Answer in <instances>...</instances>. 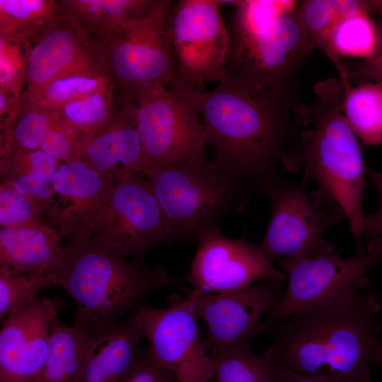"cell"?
Returning a JSON list of instances; mask_svg holds the SVG:
<instances>
[{"label":"cell","mask_w":382,"mask_h":382,"mask_svg":"<svg viewBox=\"0 0 382 382\" xmlns=\"http://www.w3.org/2000/svg\"><path fill=\"white\" fill-rule=\"evenodd\" d=\"M171 88L197 108L213 162L241 185L288 186L278 178L283 166L293 170L306 129L307 110L293 102L290 88L275 91L245 84L225 72L213 91H197L176 82Z\"/></svg>","instance_id":"cell-1"},{"label":"cell","mask_w":382,"mask_h":382,"mask_svg":"<svg viewBox=\"0 0 382 382\" xmlns=\"http://www.w3.org/2000/svg\"><path fill=\"white\" fill-rule=\"evenodd\" d=\"M382 301L359 292L294 314L271 327L277 361L318 382H357L376 363Z\"/></svg>","instance_id":"cell-2"},{"label":"cell","mask_w":382,"mask_h":382,"mask_svg":"<svg viewBox=\"0 0 382 382\" xmlns=\"http://www.w3.org/2000/svg\"><path fill=\"white\" fill-rule=\"evenodd\" d=\"M47 274L74 299V324L98 341L148 294L177 283L163 268L151 270L88 236L69 241Z\"/></svg>","instance_id":"cell-3"},{"label":"cell","mask_w":382,"mask_h":382,"mask_svg":"<svg viewBox=\"0 0 382 382\" xmlns=\"http://www.w3.org/2000/svg\"><path fill=\"white\" fill-rule=\"evenodd\" d=\"M226 25L225 72L250 86L282 91L313 47L296 1H236Z\"/></svg>","instance_id":"cell-4"},{"label":"cell","mask_w":382,"mask_h":382,"mask_svg":"<svg viewBox=\"0 0 382 382\" xmlns=\"http://www.w3.org/2000/svg\"><path fill=\"white\" fill-rule=\"evenodd\" d=\"M345 85L332 81L317 87L318 100L308 110L306 129L294 161L317 182L325 202L349 220L357 254L361 247L366 168L356 134L342 110Z\"/></svg>","instance_id":"cell-5"},{"label":"cell","mask_w":382,"mask_h":382,"mask_svg":"<svg viewBox=\"0 0 382 382\" xmlns=\"http://www.w3.org/2000/svg\"><path fill=\"white\" fill-rule=\"evenodd\" d=\"M143 175L161 210L168 241L197 236L205 227L217 226L241 185L205 156L147 169Z\"/></svg>","instance_id":"cell-6"},{"label":"cell","mask_w":382,"mask_h":382,"mask_svg":"<svg viewBox=\"0 0 382 382\" xmlns=\"http://www.w3.org/2000/svg\"><path fill=\"white\" fill-rule=\"evenodd\" d=\"M173 1L154 14L112 32L99 47L118 105L135 103L157 84L176 79V64L169 33Z\"/></svg>","instance_id":"cell-7"},{"label":"cell","mask_w":382,"mask_h":382,"mask_svg":"<svg viewBox=\"0 0 382 382\" xmlns=\"http://www.w3.org/2000/svg\"><path fill=\"white\" fill-rule=\"evenodd\" d=\"M381 260L382 248L375 243H369L363 253L344 258L328 242L313 257L279 259L287 284L280 300L262 322L261 332L294 314L367 289V272Z\"/></svg>","instance_id":"cell-8"},{"label":"cell","mask_w":382,"mask_h":382,"mask_svg":"<svg viewBox=\"0 0 382 382\" xmlns=\"http://www.w3.org/2000/svg\"><path fill=\"white\" fill-rule=\"evenodd\" d=\"M135 104L144 171L205 156L199 112L185 96L160 83L144 91Z\"/></svg>","instance_id":"cell-9"},{"label":"cell","mask_w":382,"mask_h":382,"mask_svg":"<svg viewBox=\"0 0 382 382\" xmlns=\"http://www.w3.org/2000/svg\"><path fill=\"white\" fill-rule=\"evenodd\" d=\"M222 1H173L169 33L176 64L173 82L205 91L206 82L220 81L225 74L228 47Z\"/></svg>","instance_id":"cell-10"},{"label":"cell","mask_w":382,"mask_h":382,"mask_svg":"<svg viewBox=\"0 0 382 382\" xmlns=\"http://www.w3.org/2000/svg\"><path fill=\"white\" fill-rule=\"evenodd\" d=\"M171 299L165 308L141 305L134 313L154 357L180 382H209L214 378V358L202 341L198 326L195 294Z\"/></svg>","instance_id":"cell-11"},{"label":"cell","mask_w":382,"mask_h":382,"mask_svg":"<svg viewBox=\"0 0 382 382\" xmlns=\"http://www.w3.org/2000/svg\"><path fill=\"white\" fill-rule=\"evenodd\" d=\"M88 236L137 259L168 241L161 210L143 173L115 184L93 219Z\"/></svg>","instance_id":"cell-12"},{"label":"cell","mask_w":382,"mask_h":382,"mask_svg":"<svg viewBox=\"0 0 382 382\" xmlns=\"http://www.w3.org/2000/svg\"><path fill=\"white\" fill-rule=\"evenodd\" d=\"M311 180L305 170L297 186L272 187L267 192L272 212L260 248L271 261L315 256L327 243L325 232L343 219L325 202L318 190L312 193L311 199L308 198L306 188Z\"/></svg>","instance_id":"cell-13"},{"label":"cell","mask_w":382,"mask_h":382,"mask_svg":"<svg viewBox=\"0 0 382 382\" xmlns=\"http://www.w3.org/2000/svg\"><path fill=\"white\" fill-rule=\"evenodd\" d=\"M199 245L188 274L183 278L192 289L203 293H224L248 286L262 279L284 282L260 245L226 237L217 226L202 229Z\"/></svg>","instance_id":"cell-14"},{"label":"cell","mask_w":382,"mask_h":382,"mask_svg":"<svg viewBox=\"0 0 382 382\" xmlns=\"http://www.w3.org/2000/svg\"><path fill=\"white\" fill-rule=\"evenodd\" d=\"M284 282L262 279L248 286L224 293L195 289L196 309L205 325L208 352L216 357L235 349L262 333L261 318L280 300Z\"/></svg>","instance_id":"cell-15"},{"label":"cell","mask_w":382,"mask_h":382,"mask_svg":"<svg viewBox=\"0 0 382 382\" xmlns=\"http://www.w3.org/2000/svg\"><path fill=\"white\" fill-rule=\"evenodd\" d=\"M64 301L37 297L3 319L0 331V382H36L47 354L53 320Z\"/></svg>","instance_id":"cell-16"},{"label":"cell","mask_w":382,"mask_h":382,"mask_svg":"<svg viewBox=\"0 0 382 382\" xmlns=\"http://www.w3.org/2000/svg\"><path fill=\"white\" fill-rule=\"evenodd\" d=\"M117 183L83 159L61 162L54 177L45 222L68 242L86 238L93 219Z\"/></svg>","instance_id":"cell-17"},{"label":"cell","mask_w":382,"mask_h":382,"mask_svg":"<svg viewBox=\"0 0 382 382\" xmlns=\"http://www.w3.org/2000/svg\"><path fill=\"white\" fill-rule=\"evenodd\" d=\"M29 42L27 87L38 86L70 72L103 64L99 45L62 18Z\"/></svg>","instance_id":"cell-18"},{"label":"cell","mask_w":382,"mask_h":382,"mask_svg":"<svg viewBox=\"0 0 382 382\" xmlns=\"http://www.w3.org/2000/svg\"><path fill=\"white\" fill-rule=\"evenodd\" d=\"M111 117L82 144V159L117 182L144 171L142 148L136 123L135 103L120 105Z\"/></svg>","instance_id":"cell-19"},{"label":"cell","mask_w":382,"mask_h":382,"mask_svg":"<svg viewBox=\"0 0 382 382\" xmlns=\"http://www.w3.org/2000/svg\"><path fill=\"white\" fill-rule=\"evenodd\" d=\"M0 143L45 152L60 162L82 159L80 139L55 111L21 103L11 123L1 129Z\"/></svg>","instance_id":"cell-20"},{"label":"cell","mask_w":382,"mask_h":382,"mask_svg":"<svg viewBox=\"0 0 382 382\" xmlns=\"http://www.w3.org/2000/svg\"><path fill=\"white\" fill-rule=\"evenodd\" d=\"M64 239L45 221L24 227H1L0 267L19 274H47L65 249Z\"/></svg>","instance_id":"cell-21"},{"label":"cell","mask_w":382,"mask_h":382,"mask_svg":"<svg viewBox=\"0 0 382 382\" xmlns=\"http://www.w3.org/2000/svg\"><path fill=\"white\" fill-rule=\"evenodd\" d=\"M166 0H60L61 18L69 22L99 45L127 23L146 18Z\"/></svg>","instance_id":"cell-22"},{"label":"cell","mask_w":382,"mask_h":382,"mask_svg":"<svg viewBox=\"0 0 382 382\" xmlns=\"http://www.w3.org/2000/svg\"><path fill=\"white\" fill-rule=\"evenodd\" d=\"M0 144L1 183L30 197L45 214L61 162L42 151Z\"/></svg>","instance_id":"cell-23"},{"label":"cell","mask_w":382,"mask_h":382,"mask_svg":"<svg viewBox=\"0 0 382 382\" xmlns=\"http://www.w3.org/2000/svg\"><path fill=\"white\" fill-rule=\"evenodd\" d=\"M99 341L85 328L56 318L50 328L47 354L36 382H80Z\"/></svg>","instance_id":"cell-24"},{"label":"cell","mask_w":382,"mask_h":382,"mask_svg":"<svg viewBox=\"0 0 382 382\" xmlns=\"http://www.w3.org/2000/svg\"><path fill=\"white\" fill-rule=\"evenodd\" d=\"M141 337L133 311L127 320L100 340L80 382H123L132 367Z\"/></svg>","instance_id":"cell-25"},{"label":"cell","mask_w":382,"mask_h":382,"mask_svg":"<svg viewBox=\"0 0 382 382\" xmlns=\"http://www.w3.org/2000/svg\"><path fill=\"white\" fill-rule=\"evenodd\" d=\"M112 84L103 64L92 65L35 87H26L21 103L57 110L67 103Z\"/></svg>","instance_id":"cell-26"},{"label":"cell","mask_w":382,"mask_h":382,"mask_svg":"<svg viewBox=\"0 0 382 382\" xmlns=\"http://www.w3.org/2000/svg\"><path fill=\"white\" fill-rule=\"evenodd\" d=\"M60 19L57 1L0 0V36L30 41Z\"/></svg>","instance_id":"cell-27"},{"label":"cell","mask_w":382,"mask_h":382,"mask_svg":"<svg viewBox=\"0 0 382 382\" xmlns=\"http://www.w3.org/2000/svg\"><path fill=\"white\" fill-rule=\"evenodd\" d=\"M378 25L366 13H359L341 20L334 28L330 38L328 58L337 67L341 81L349 84L346 67L341 63L340 57L348 56L371 58L378 46Z\"/></svg>","instance_id":"cell-28"},{"label":"cell","mask_w":382,"mask_h":382,"mask_svg":"<svg viewBox=\"0 0 382 382\" xmlns=\"http://www.w3.org/2000/svg\"><path fill=\"white\" fill-rule=\"evenodd\" d=\"M345 116L354 134L366 145L382 144V84L366 82L345 86Z\"/></svg>","instance_id":"cell-29"},{"label":"cell","mask_w":382,"mask_h":382,"mask_svg":"<svg viewBox=\"0 0 382 382\" xmlns=\"http://www.w3.org/2000/svg\"><path fill=\"white\" fill-rule=\"evenodd\" d=\"M116 103L115 91L111 84L54 111L83 144L89 136L111 117L117 108Z\"/></svg>","instance_id":"cell-30"},{"label":"cell","mask_w":382,"mask_h":382,"mask_svg":"<svg viewBox=\"0 0 382 382\" xmlns=\"http://www.w3.org/2000/svg\"><path fill=\"white\" fill-rule=\"evenodd\" d=\"M212 357L216 382H269L276 361L271 347L258 354L251 350L249 343Z\"/></svg>","instance_id":"cell-31"},{"label":"cell","mask_w":382,"mask_h":382,"mask_svg":"<svg viewBox=\"0 0 382 382\" xmlns=\"http://www.w3.org/2000/svg\"><path fill=\"white\" fill-rule=\"evenodd\" d=\"M301 23L313 46L328 57L330 38L336 25L349 16L346 0H308L299 5Z\"/></svg>","instance_id":"cell-32"},{"label":"cell","mask_w":382,"mask_h":382,"mask_svg":"<svg viewBox=\"0 0 382 382\" xmlns=\"http://www.w3.org/2000/svg\"><path fill=\"white\" fill-rule=\"evenodd\" d=\"M52 285L47 274H19L0 267V316L20 309L38 297L42 289Z\"/></svg>","instance_id":"cell-33"},{"label":"cell","mask_w":382,"mask_h":382,"mask_svg":"<svg viewBox=\"0 0 382 382\" xmlns=\"http://www.w3.org/2000/svg\"><path fill=\"white\" fill-rule=\"evenodd\" d=\"M29 41L0 36V90L23 93Z\"/></svg>","instance_id":"cell-34"},{"label":"cell","mask_w":382,"mask_h":382,"mask_svg":"<svg viewBox=\"0 0 382 382\" xmlns=\"http://www.w3.org/2000/svg\"><path fill=\"white\" fill-rule=\"evenodd\" d=\"M42 209L30 197L11 186L0 183V226L4 228L24 227L42 221Z\"/></svg>","instance_id":"cell-35"},{"label":"cell","mask_w":382,"mask_h":382,"mask_svg":"<svg viewBox=\"0 0 382 382\" xmlns=\"http://www.w3.org/2000/svg\"><path fill=\"white\" fill-rule=\"evenodd\" d=\"M123 382H180L153 355L150 348L138 350L132 367Z\"/></svg>","instance_id":"cell-36"},{"label":"cell","mask_w":382,"mask_h":382,"mask_svg":"<svg viewBox=\"0 0 382 382\" xmlns=\"http://www.w3.org/2000/svg\"><path fill=\"white\" fill-rule=\"evenodd\" d=\"M366 174L378 192L379 208L374 214H364L361 224V235L366 237L369 243H375L382 248V173L366 167Z\"/></svg>","instance_id":"cell-37"},{"label":"cell","mask_w":382,"mask_h":382,"mask_svg":"<svg viewBox=\"0 0 382 382\" xmlns=\"http://www.w3.org/2000/svg\"><path fill=\"white\" fill-rule=\"evenodd\" d=\"M379 42L376 52L371 58L347 71L349 79L374 81L382 84V25H378Z\"/></svg>","instance_id":"cell-38"},{"label":"cell","mask_w":382,"mask_h":382,"mask_svg":"<svg viewBox=\"0 0 382 382\" xmlns=\"http://www.w3.org/2000/svg\"><path fill=\"white\" fill-rule=\"evenodd\" d=\"M22 93L0 90V127H7L21 107Z\"/></svg>","instance_id":"cell-39"},{"label":"cell","mask_w":382,"mask_h":382,"mask_svg":"<svg viewBox=\"0 0 382 382\" xmlns=\"http://www.w3.org/2000/svg\"><path fill=\"white\" fill-rule=\"evenodd\" d=\"M276 357V356H275ZM269 382H318L311 376L296 372L276 361Z\"/></svg>","instance_id":"cell-40"},{"label":"cell","mask_w":382,"mask_h":382,"mask_svg":"<svg viewBox=\"0 0 382 382\" xmlns=\"http://www.w3.org/2000/svg\"><path fill=\"white\" fill-rule=\"evenodd\" d=\"M376 360V363L382 364V342L377 352Z\"/></svg>","instance_id":"cell-41"},{"label":"cell","mask_w":382,"mask_h":382,"mask_svg":"<svg viewBox=\"0 0 382 382\" xmlns=\"http://www.w3.org/2000/svg\"><path fill=\"white\" fill-rule=\"evenodd\" d=\"M357 382H377L374 380H373L371 378V376L370 374H368V375H366L364 376H363L362 378H361L359 380H358ZM380 382H382L380 381Z\"/></svg>","instance_id":"cell-42"}]
</instances>
